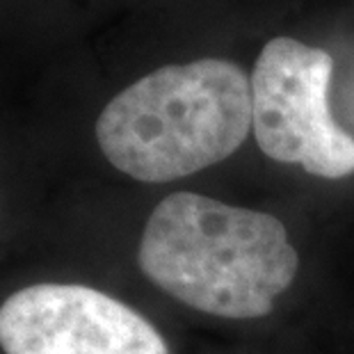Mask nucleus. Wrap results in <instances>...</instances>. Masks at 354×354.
I'll use <instances>...</instances> for the list:
<instances>
[{"mask_svg":"<svg viewBox=\"0 0 354 354\" xmlns=\"http://www.w3.org/2000/svg\"><path fill=\"white\" fill-rule=\"evenodd\" d=\"M334 59L292 37L270 39L252 71V131L268 158L322 178L354 174V138L334 122L327 89Z\"/></svg>","mask_w":354,"mask_h":354,"instance_id":"obj_3","label":"nucleus"},{"mask_svg":"<svg viewBox=\"0 0 354 354\" xmlns=\"http://www.w3.org/2000/svg\"><path fill=\"white\" fill-rule=\"evenodd\" d=\"M5 354H169L135 308L82 283H35L0 306Z\"/></svg>","mask_w":354,"mask_h":354,"instance_id":"obj_4","label":"nucleus"},{"mask_svg":"<svg viewBox=\"0 0 354 354\" xmlns=\"http://www.w3.org/2000/svg\"><path fill=\"white\" fill-rule=\"evenodd\" d=\"M145 277L176 302L229 320L272 313L299 256L274 215L174 192L151 210L138 250Z\"/></svg>","mask_w":354,"mask_h":354,"instance_id":"obj_1","label":"nucleus"},{"mask_svg":"<svg viewBox=\"0 0 354 354\" xmlns=\"http://www.w3.org/2000/svg\"><path fill=\"white\" fill-rule=\"evenodd\" d=\"M252 131V80L236 62L165 64L103 108L96 142L115 169L169 183L236 153Z\"/></svg>","mask_w":354,"mask_h":354,"instance_id":"obj_2","label":"nucleus"}]
</instances>
